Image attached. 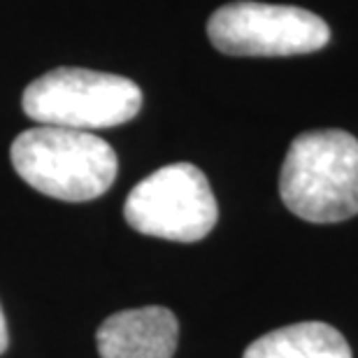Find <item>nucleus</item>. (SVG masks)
<instances>
[{
  "instance_id": "nucleus-1",
  "label": "nucleus",
  "mask_w": 358,
  "mask_h": 358,
  "mask_svg": "<svg viewBox=\"0 0 358 358\" xmlns=\"http://www.w3.org/2000/svg\"><path fill=\"white\" fill-rule=\"evenodd\" d=\"M279 196L296 217L338 224L358 214V140L347 131H307L291 142Z\"/></svg>"
},
{
  "instance_id": "nucleus-7",
  "label": "nucleus",
  "mask_w": 358,
  "mask_h": 358,
  "mask_svg": "<svg viewBox=\"0 0 358 358\" xmlns=\"http://www.w3.org/2000/svg\"><path fill=\"white\" fill-rule=\"evenodd\" d=\"M242 358H354L338 328L324 321H303L261 335Z\"/></svg>"
},
{
  "instance_id": "nucleus-4",
  "label": "nucleus",
  "mask_w": 358,
  "mask_h": 358,
  "mask_svg": "<svg viewBox=\"0 0 358 358\" xmlns=\"http://www.w3.org/2000/svg\"><path fill=\"white\" fill-rule=\"evenodd\" d=\"M124 217L142 235L189 245L212 233L219 207L203 170L191 163H173L128 193Z\"/></svg>"
},
{
  "instance_id": "nucleus-5",
  "label": "nucleus",
  "mask_w": 358,
  "mask_h": 358,
  "mask_svg": "<svg viewBox=\"0 0 358 358\" xmlns=\"http://www.w3.org/2000/svg\"><path fill=\"white\" fill-rule=\"evenodd\" d=\"M207 38L228 56H296L326 47L331 28L303 7L238 0L212 14Z\"/></svg>"
},
{
  "instance_id": "nucleus-8",
  "label": "nucleus",
  "mask_w": 358,
  "mask_h": 358,
  "mask_svg": "<svg viewBox=\"0 0 358 358\" xmlns=\"http://www.w3.org/2000/svg\"><path fill=\"white\" fill-rule=\"evenodd\" d=\"M7 345H10V333H7V324H5L3 307H0V354H5Z\"/></svg>"
},
{
  "instance_id": "nucleus-2",
  "label": "nucleus",
  "mask_w": 358,
  "mask_h": 358,
  "mask_svg": "<svg viewBox=\"0 0 358 358\" xmlns=\"http://www.w3.org/2000/svg\"><path fill=\"white\" fill-rule=\"evenodd\" d=\"M12 166L35 191L66 203H87L117 179V154L89 131L59 126L28 128L12 142Z\"/></svg>"
},
{
  "instance_id": "nucleus-3",
  "label": "nucleus",
  "mask_w": 358,
  "mask_h": 358,
  "mask_svg": "<svg viewBox=\"0 0 358 358\" xmlns=\"http://www.w3.org/2000/svg\"><path fill=\"white\" fill-rule=\"evenodd\" d=\"M26 117L40 126L96 131L131 121L142 91L126 77L87 68H56L31 82L21 98Z\"/></svg>"
},
{
  "instance_id": "nucleus-6",
  "label": "nucleus",
  "mask_w": 358,
  "mask_h": 358,
  "mask_svg": "<svg viewBox=\"0 0 358 358\" xmlns=\"http://www.w3.org/2000/svg\"><path fill=\"white\" fill-rule=\"evenodd\" d=\"M177 340V317L161 305L117 312L96 331L100 358H173Z\"/></svg>"
}]
</instances>
